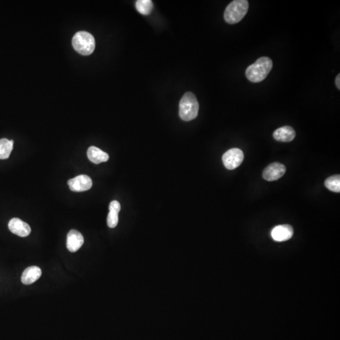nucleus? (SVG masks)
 <instances>
[{"label":"nucleus","mask_w":340,"mask_h":340,"mask_svg":"<svg viewBox=\"0 0 340 340\" xmlns=\"http://www.w3.org/2000/svg\"><path fill=\"white\" fill-rule=\"evenodd\" d=\"M273 63L268 57H262L255 63L248 66L246 70V76L253 83H260L264 81L271 71Z\"/></svg>","instance_id":"obj_1"},{"label":"nucleus","mask_w":340,"mask_h":340,"mask_svg":"<svg viewBox=\"0 0 340 340\" xmlns=\"http://www.w3.org/2000/svg\"><path fill=\"white\" fill-rule=\"evenodd\" d=\"M199 104L194 94L187 92L180 101L179 115L183 121H190L197 118Z\"/></svg>","instance_id":"obj_2"},{"label":"nucleus","mask_w":340,"mask_h":340,"mask_svg":"<svg viewBox=\"0 0 340 340\" xmlns=\"http://www.w3.org/2000/svg\"><path fill=\"white\" fill-rule=\"evenodd\" d=\"M72 44L77 53L81 55L89 56L95 50V40L88 32L81 31L74 35Z\"/></svg>","instance_id":"obj_3"},{"label":"nucleus","mask_w":340,"mask_h":340,"mask_svg":"<svg viewBox=\"0 0 340 340\" xmlns=\"http://www.w3.org/2000/svg\"><path fill=\"white\" fill-rule=\"evenodd\" d=\"M249 4L247 0H235L228 5L225 10L224 18L230 24L240 22L247 15Z\"/></svg>","instance_id":"obj_4"},{"label":"nucleus","mask_w":340,"mask_h":340,"mask_svg":"<svg viewBox=\"0 0 340 340\" xmlns=\"http://www.w3.org/2000/svg\"><path fill=\"white\" fill-rule=\"evenodd\" d=\"M244 160V154L238 148H233L228 150L222 156L223 163L228 170H232L237 168Z\"/></svg>","instance_id":"obj_5"},{"label":"nucleus","mask_w":340,"mask_h":340,"mask_svg":"<svg viewBox=\"0 0 340 340\" xmlns=\"http://www.w3.org/2000/svg\"><path fill=\"white\" fill-rule=\"evenodd\" d=\"M69 188L73 192H80L90 190L93 183L90 177L86 175L78 176L68 182Z\"/></svg>","instance_id":"obj_6"},{"label":"nucleus","mask_w":340,"mask_h":340,"mask_svg":"<svg viewBox=\"0 0 340 340\" xmlns=\"http://www.w3.org/2000/svg\"><path fill=\"white\" fill-rule=\"evenodd\" d=\"M286 172V168L280 163L270 164L265 169L263 173V177L267 181H275L282 178Z\"/></svg>","instance_id":"obj_7"},{"label":"nucleus","mask_w":340,"mask_h":340,"mask_svg":"<svg viewBox=\"0 0 340 340\" xmlns=\"http://www.w3.org/2000/svg\"><path fill=\"white\" fill-rule=\"evenodd\" d=\"M10 231L20 237H27L31 234V228L27 223L19 218H14L9 223Z\"/></svg>","instance_id":"obj_8"},{"label":"nucleus","mask_w":340,"mask_h":340,"mask_svg":"<svg viewBox=\"0 0 340 340\" xmlns=\"http://www.w3.org/2000/svg\"><path fill=\"white\" fill-rule=\"evenodd\" d=\"M294 235V230L289 224L279 225L272 230L271 235L275 242H285L290 239Z\"/></svg>","instance_id":"obj_9"},{"label":"nucleus","mask_w":340,"mask_h":340,"mask_svg":"<svg viewBox=\"0 0 340 340\" xmlns=\"http://www.w3.org/2000/svg\"><path fill=\"white\" fill-rule=\"evenodd\" d=\"M83 243V235L77 230H72L67 235L66 247L70 252L74 253L78 251Z\"/></svg>","instance_id":"obj_10"},{"label":"nucleus","mask_w":340,"mask_h":340,"mask_svg":"<svg viewBox=\"0 0 340 340\" xmlns=\"http://www.w3.org/2000/svg\"><path fill=\"white\" fill-rule=\"evenodd\" d=\"M273 136L275 140L280 142H290L294 140L296 133L292 127L286 126L277 129Z\"/></svg>","instance_id":"obj_11"},{"label":"nucleus","mask_w":340,"mask_h":340,"mask_svg":"<svg viewBox=\"0 0 340 340\" xmlns=\"http://www.w3.org/2000/svg\"><path fill=\"white\" fill-rule=\"evenodd\" d=\"M42 275V270L39 267L32 266L27 268L22 274L21 280L25 285H31L39 279Z\"/></svg>","instance_id":"obj_12"},{"label":"nucleus","mask_w":340,"mask_h":340,"mask_svg":"<svg viewBox=\"0 0 340 340\" xmlns=\"http://www.w3.org/2000/svg\"><path fill=\"white\" fill-rule=\"evenodd\" d=\"M87 156L89 160L95 164L106 162L109 159L107 153L103 152L100 149L96 148L95 146H91L88 148Z\"/></svg>","instance_id":"obj_13"},{"label":"nucleus","mask_w":340,"mask_h":340,"mask_svg":"<svg viewBox=\"0 0 340 340\" xmlns=\"http://www.w3.org/2000/svg\"><path fill=\"white\" fill-rule=\"evenodd\" d=\"M14 141L4 138L0 140V159L6 160L9 158L13 150Z\"/></svg>","instance_id":"obj_14"},{"label":"nucleus","mask_w":340,"mask_h":340,"mask_svg":"<svg viewBox=\"0 0 340 340\" xmlns=\"http://www.w3.org/2000/svg\"><path fill=\"white\" fill-rule=\"evenodd\" d=\"M136 8L139 13L148 16L153 11V2L151 0H138L136 2Z\"/></svg>","instance_id":"obj_15"},{"label":"nucleus","mask_w":340,"mask_h":340,"mask_svg":"<svg viewBox=\"0 0 340 340\" xmlns=\"http://www.w3.org/2000/svg\"><path fill=\"white\" fill-rule=\"evenodd\" d=\"M327 189L332 192L339 193L340 192V176L339 175L331 176L327 178L324 183Z\"/></svg>","instance_id":"obj_16"},{"label":"nucleus","mask_w":340,"mask_h":340,"mask_svg":"<svg viewBox=\"0 0 340 340\" xmlns=\"http://www.w3.org/2000/svg\"><path fill=\"white\" fill-rule=\"evenodd\" d=\"M119 222V213L115 211L110 210L107 216L108 226L114 228L117 226Z\"/></svg>","instance_id":"obj_17"},{"label":"nucleus","mask_w":340,"mask_h":340,"mask_svg":"<svg viewBox=\"0 0 340 340\" xmlns=\"http://www.w3.org/2000/svg\"><path fill=\"white\" fill-rule=\"evenodd\" d=\"M121 204L118 201L114 200L111 202L110 205H109V210L115 211V212H119L121 210Z\"/></svg>","instance_id":"obj_18"},{"label":"nucleus","mask_w":340,"mask_h":340,"mask_svg":"<svg viewBox=\"0 0 340 340\" xmlns=\"http://www.w3.org/2000/svg\"><path fill=\"white\" fill-rule=\"evenodd\" d=\"M340 74H337V76L336 78V80H335V83H336V87L338 90H340Z\"/></svg>","instance_id":"obj_19"}]
</instances>
